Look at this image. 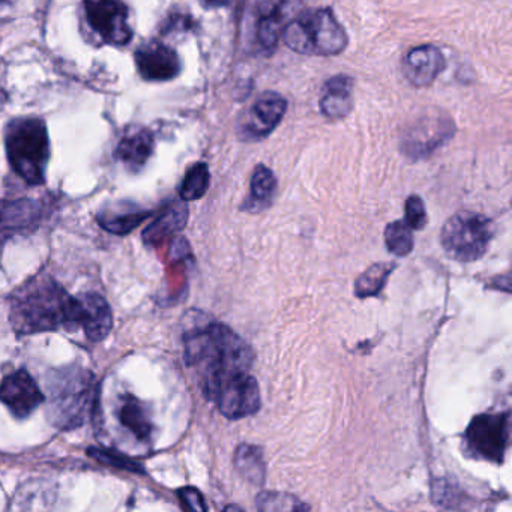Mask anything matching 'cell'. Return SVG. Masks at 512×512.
<instances>
[{"label":"cell","mask_w":512,"mask_h":512,"mask_svg":"<svg viewBox=\"0 0 512 512\" xmlns=\"http://www.w3.org/2000/svg\"><path fill=\"white\" fill-rule=\"evenodd\" d=\"M10 322L19 335L76 331L80 328V301L49 275L26 281L10 299Z\"/></svg>","instance_id":"cell-1"},{"label":"cell","mask_w":512,"mask_h":512,"mask_svg":"<svg viewBox=\"0 0 512 512\" xmlns=\"http://www.w3.org/2000/svg\"><path fill=\"white\" fill-rule=\"evenodd\" d=\"M184 347L185 361L199 371L202 382L229 371H250L253 365L251 347L221 323L190 329Z\"/></svg>","instance_id":"cell-2"},{"label":"cell","mask_w":512,"mask_h":512,"mask_svg":"<svg viewBox=\"0 0 512 512\" xmlns=\"http://www.w3.org/2000/svg\"><path fill=\"white\" fill-rule=\"evenodd\" d=\"M47 416L59 430L82 427L98 404V385L94 373L80 365L55 368L46 379Z\"/></svg>","instance_id":"cell-3"},{"label":"cell","mask_w":512,"mask_h":512,"mask_svg":"<svg viewBox=\"0 0 512 512\" xmlns=\"http://www.w3.org/2000/svg\"><path fill=\"white\" fill-rule=\"evenodd\" d=\"M5 145L14 172L28 184H43L50 158L46 124L37 118L11 121L5 131Z\"/></svg>","instance_id":"cell-4"},{"label":"cell","mask_w":512,"mask_h":512,"mask_svg":"<svg viewBox=\"0 0 512 512\" xmlns=\"http://www.w3.org/2000/svg\"><path fill=\"white\" fill-rule=\"evenodd\" d=\"M292 52L308 56H337L347 47V34L329 8L298 14L283 32Z\"/></svg>","instance_id":"cell-5"},{"label":"cell","mask_w":512,"mask_h":512,"mask_svg":"<svg viewBox=\"0 0 512 512\" xmlns=\"http://www.w3.org/2000/svg\"><path fill=\"white\" fill-rule=\"evenodd\" d=\"M209 400L229 419H242L259 412L262 398L256 379L248 371H229L202 382Z\"/></svg>","instance_id":"cell-6"},{"label":"cell","mask_w":512,"mask_h":512,"mask_svg":"<svg viewBox=\"0 0 512 512\" xmlns=\"http://www.w3.org/2000/svg\"><path fill=\"white\" fill-rule=\"evenodd\" d=\"M443 248L458 262L481 259L493 239V224L487 217L475 212H458L443 226Z\"/></svg>","instance_id":"cell-7"},{"label":"cell","mask_w":512,"mask_h":512,"mask_svg":"<svg viewBox=\"0 0 512 512\" xmlns=\"http://www.w3.org/2000/svg\"><path fill=\"white\" fill-rule=\"evenodd\" d=\"M511 434L509 413L479 415L466 431L467 449L482 460L502 464Z\"/></svg>","instance_id":"cell-8"},{"label":"cell","mask_w":512,"mask_h":512,"mask_svg":"<svg viewBox=\"0 0 512 512\" xmlns=\"http://www.w3.org/2000/svg\"><path fill=\"white\" fill-rule=\"evenodd\" d=\"M454 133V121L449 116L443 113L425 115L404 131L401 151L410 160H424L451 140Z\"/></svg>","instance_id":"cell-9"},{"label":"cell","mask_w":512,"mask_h":512,"mask_svg":"<svg viewBox=\"0 0 512 512\" xmlns=\"http://www.w3.org/2000/svg\"><path fill=\"white\" fill-rule=\"evenodd\" d=\"M86 19L91 28L112 46H125L133 37L124 0H85Z\"/></svg>","instance_id":"cell-10"},{"label":"cell","mask_w":512,"mask_h":512,"mask_svg":"<svg viewBox=\"0 0 512 512\" xmlns=\"http://www.w3.org/2000/svg\"><path fill=\"white\" fill-rule=\"evenodd\" d=\"M287 101L277 92H263L239 121L238 134L244 142H259L268 137L286 115Z\"/></svg>","instance_id":"cell-11"},{"label":"cell","mask_w":512,"mask_h":512,"mask_svg":"<svg viewBox=\"0 0 512 512\" xmlns=\"http://www.w3.org/2000/svg\"><path fill=\"white\" fill-rule=\"evenodd\" d=\"M44 398L46 395L26 370L14 371L0 383V401L17 419L31 416Z\"/></svg>","instance_id":"cell-12"},{"label":"cell","mask_w":512,"mask_h":512,"mask_svg":"<svg viewBox=\"0 0 512 512\" xmlns=\"http://www.w3.org/2000/svg\"><path fill=\"white\" fill-rule=\"evenodd\" d=\"M136 65L143 79L149 82H167L181 73V61L175 50L158 41L137 50Z\"/></svg>","instance_id":"cell-13"},{"label":"cell","mask_w":512,"mask_h":512,"mask_svg":"<svg viewBox=\"0 0 512 512\" xmlns=\"http://www.w3.org/2000/svg\"><path fill=\"white\" fill-rule=\"evenodd\" d=\"M445 70L443 53L434 46H419L410 50L403 61L404 77L415 88H427Z\"/></svg>","instance_id":"cell-14"},{"label":"cell","mask_w":512,"mask_h":512,"mask_svg":"<svg viewBox=\"0 0 512 512\" xmlns=\"http://www.w3.org/2000/svg\"><path fill=\"white\" fill-rule=\"evenodd\" d=\"M80 328L94 343L106 340L113 329V313L109 302L100 293L89 292L79 296Z\"/></svg>","instance_id":"cell-15"},{"label":"cell","mask_w":512,"mask_h":512,"mask_svg":"<svg viewBox=\"0 0 512 512\" xmlns=\"http://www.w3.org/2000/svg\"><path fill=\"white\" fill-rule=\"evenodd\" d=\"M154 152V137L146 128L133 125L122 134L116 155L131 172H139Z\"/></svg>","instance_id":"cell-16"},{"label":"cell","mask_w":512,"mask_h":512,"mask_svg":"<svg viewBox=\"0 0 512 512\" xmlns=\"http://www.w3.org/2000/svg\"><path fill=\"white\" fill-rule=\"evenodd\" d=\"M41 208L29 199L0 203V239H8L16 233L28 232L37 226Z\"/></svg>","instance_id":"cell-17"},{"label":"cell","mask_w":512,"mask_h":512,"mask_svg":"<svg viewBox=\"0 0 512 512\" xmlns=\"http://www.w3.org/2000/svg\"><path fill=\"white\" fill-rule=\"evenodd\" d=\"M301 8V0H281L272 8L271 13L260 19L257 26V38L265 50H274L283 37L286 26L295 19Z\"/></svg>","instance_id":"cell-18"},{"label":"cell","mask_w":512,"mask_h":512,"mask_svg":"<svg viewBox=\"0 0 512 512\" xmlns=\"http://www.w3.org/2000/svg\"><path fill=\"white\" fill-rule=\"evenodd\" d=\"M353 88H355V80L352 77L340 74L329 79L320 98V110L323 116L331 121L346 118L352 112Z\"/></svg>","instance_id":"cell-19"},{"label":"cell","mask_w":512,"mask_h":512,"mask_svg":"<svg viewBox=\"0 0 512 512\" xmlns=\"http://www.w3.org/2000/svg\"><path fill=\"white\" fill-rule=\"evenodd\" d=\"M187 221V205L184 202L172 203L146 227L143 232V242L149 247H157L184 230Z\"/></svg>","instance_id":"cell-20"},{"label":"cell","mask_w":512,"mask_h":512,"mask_svg":"<svg viewBox=\"0 0 512 512\" xmlns=\"http://www.w3.org/2000/svg\"><path fill=\"white\" fill-rule=\"evenodd\" d=\"M118 421L125 430L130 431L139 442H151L154 424L145 404L131 394L119 397Z\"/></svg>","instance_id":"cell-21"},{"label":"cell","mask_w":512,"mask_h":512,"mask_svg":"<svg viewBox=\"0 0 512 512\" xmlns=\"http://www.w3.org/2000/svg\"><path fill=\"white\" fill-rule=\"evenodd\" d=\"M151 211L140 209L131 203H119V205L107 206L98 214L97 220L104 230L113 235H128L139 227L146 218L151 217Z\"/></svg>","instance_id":"cell-22"},{"label":"cell","mask_w":512,"mask_h":512,"mask_svg":"<svg viewBox=\"0 0 512 512\" xmlns=\"http://www.w3.org/2000/svg\"><path fill=\"white\" fill-rule=\"evenodd\" d=\"M236 470L254 485H263L266 476L262 449L253 445H241L235 454Z\"/></svg>","instance_id":"cell-23"},{"label":"cell","mask_w":512,"mask_h":512,"mask_svg":"<svg viewBox=\"0 0 512 512\" xmlns=\"http://www.w3.org/2000/svg\"><path fill=\"white\" fill-rule=\"evenodd\" d=\"M275 193H277V179H275L274 173L268 167L260 164L254 170L253 178H251V205H256L260 209L266 208L271 205Z\"/></svg>","instance_id":"cell-24"},{"label":"cell","mask_w":512,"mask_h":512,"mask_svg":"<svg viewBox=\"0 0 512 512\" xmlns=\"http://www.w3.org/2000/svg\"><path fill=\"white\" fill-rule=\"evenodd\" d=\"M392 263H376L370 266L361 277L356 280L355 293L359 298H371L382 292L389 275L394 271Z\"/></svg>","instance_id":"cell-25"},{"label":"cell","mask_w":512,"mask_h":512,"mask_svg":"<svg viewBox=\"0 0 512 512\" xmlns=\"http://www.w3.org/2000/svg\"><path fill=\"white\" fill-rule=\"evenodd\" d=\"M209 181H211V173L209 167L205 163H197L188 170L182 181L179 194L184 202H194V200L202 199L209 188Z\"/></svg>","instance_id":"cell-26"},{"label":"cell","mask_w":512,"mask_h":512,"mask_svg":"<svg viewBox=\"0 0 512 512\" xmlns=\"http://www.w3.org/2000/svg\"><path fill=\"white\" fill-rule=\"evenodd\" d=\"M88 455L98 463L104 464V466L115 467V469L124 470V472L140 473V475L145 473V467L139 461L133 460V458L116 451V449L91 446V448H88Z\"/></svg>","instance_id":"cell-27"},{"label":"cell","mask_w":512,"mask_h":512,"mask_svg":"<svg viewBox=\"0 0 512 512\" xmlns=\"http://www.w3.org/2000/svg\"><path fill=\"white\" fill-rule=\"evenodd\" d=\"M385 242L388 250L398 257L407 256L412 253L413 235L412 229L407 226L406 221H394L385 230Z\"/></svg>","instance_id":"cell-28"},{"label":"cell","mask_w":512,"mask_h":512,"mask_svg":"<svg viewBox=\"0 0 512 512\" xmlns=\"http://www.w3.org/2000/svg\"><path fill=\"white\" fill-rule=\"evenodd\" d=\"M257 509L260 511H305L308 506L296 497L284 493L265 491L257 496Z\"/></svg>","instance_id":"cell-29"},{"label":"cell","mask_w":512,"mask_h":512,"mask_svg":"<svg viewBox=\"0 0 512 512\" xmlns=\"http://www.w3.org/2000/svg\"><path fill=\"white\" fill-rule=\"evenodd\" d=\"M406 224L412 230H422L427 224V212L419 196H410L406 202Z\"/></svg>","instance_id":"cell-30"},{"label":"cell","mask_w":512,"mask_h":512,"mask_svg":"<svg viewBox=\"0 0 512 512\" xmlns=\"http://www.w3.org/2000/svg\"><path fill=\"white\" fill-rule=\"evenodd\" d=\"M179 497H181V502L185 509H190V511H206L208 509L205 500H203L202 493L196 490V488H182V490H179Z\"/></svg>","instance_id":"cell-31"},{"label":"cell","mask_w":512,"mask_h":512,"mask_svg":"<svg viewBox=\"0 0 512 512\" xmlns=\"http://www.w3.org/2000/svg\"><path fill=\"white\" fill-rule=\"evenodd\" d=\"M203 5L208 8H218L224 7V5H229L232 0H202Z\"/></svg>","instance_id":"cell-32"},{"label":"cell","mask_w":512,"mask_h":512,"mask_svg":"<svg viewBox=\"0 0 512 512\" xmlns=\"http://www.w3.org/2000/svg\"><path fill=\"white\" fill-rule=\"evenodd\" d=\"M0 2H5V4H13L16 0H0Z\"/></svg>","instance_id":"cell-33"}]
</instances>
